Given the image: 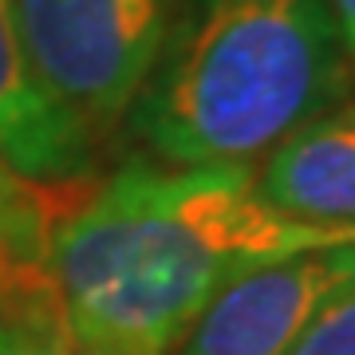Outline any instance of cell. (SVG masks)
Segmentation results:
<instances>
[{
    "label": "cell",
    "mask_w": 355,
    "mask_h": 355,
    "mask_svg": "<svg viewBox=\"0 0 355 355\" xmlns=\"http://www.w3.org/2000/svg\"><path fill=\"white\" fill-rule=\"evenodd\" d=\"M336 245H355V229L268 209L253 162L170 166L135 154L60 209L48 277L76 355H174L221 284Z\"/></svg>",
    "instance_id": "cell-1"
},
{
    "label": "cell",
    "mask_w": 355,
    "mask_h": 355,
    "mask_svg": "<svg viewBox=\"0 0 355 355\" xmlns=\"http://www.w3.org/2000/svg\"><path fill=\"white\" fill-rule=\"evenodd\" d=\"M347 83L328 0H186L123 123L158 162H253Z\"/></svg>",
    "instance_id": "cell-2"
},
{
    "label": "cell",
    "mask_w": 355,
    "mask_h": 355,
    "mask_svg": "<svg viewBox=\"0 0 355 355\" xmlns=\"http://www.w3.org/2000/svg\"><path fill=\"white\" fill-rule=\"evenodd\" d=\"M186 0H12L28 60L91 139L123 127Z\"/></svg>",
    "instance_id": "cell-3"
},
{
    "label": "cell",
    "mask_w": 355,
    "mask_h": 355,
    "mask_svg": "<svg viewBox=\"0 0 355 355\" xmlns=\"http://www.w3.org/2000/svg\"><path fill=\"white\" fill-rule=\"evenodd\" d=\"M355 268V245L312 249L249 268L214 292L174 355H284L331 284Z\"/></svg>",
    "instance_id": "cell-4"
},
{
    "label": "cell",
    "mask_w": 355,
    "mask_h": 355,
    "mask_svg": "<svg viewBox=\"0 0 355 355\" xmlns=\"http://www.w3.org/2000/svg\"><path fill=\"white\" fill-rule=\"evenodd\" d=\"M95 139L55 99L28 60L12 0H0V162L36 186L87 178Z\"/></svg>",
    "instance_id": "cell-5"
},
{
    "label": "cell",
    "mask_w": 355,
    "mask_h": 355,
    "mask_svg": "<svg viewBox=\"0 0 355 355\" xmlns=\"http://www.w3.org/2000/svg\"><path fill=\"white\" fill-rule=\"evenodd\" d=\"M253 190L280 217L355 229V107L324 111L292 130L253 170Z\"/></svg>",
    "instance_id": "cell-6"
},
{
    "label": "cell",
    "mask_w": 355,
    "mask_h": 355,
    "mask_svg": "<svg viewBox=\"0 0 355 355\" xmlns=\"http://www.w3.org/2000/svg\"><path fill=\"white\" fill-rule=\"evenodd\" d=\"M60 205L48 186L12 174L0 162V312L55 304L48 277V241Z\"/></svg>",
    "instance_id": "cell-7"
},
{
    "label": "cell",
    "mask_w": 355,
    "mask_h": 355,
    "mask_svg": "<svg viewBox=\"0 0 355 355\" xmlns=\"http://www.w3.org/2000/svg\"><path fill=\"white\" fill-rule=\"evenodd\" d=\"M284 355H355V268L324 292Z\"/></svg>",
    "instance_id": "cell-8"
},
{
    "label": "cell",
    "mask_w": 355,
    "mask_h": 355,
    "mask_svg": "<svg viewBox=\"0 0 355 355\" xmlns=\"http://www.w3.org/2000/svg\"><path fill=\"white\" fill-rule=\"evenodd\" d=\"M0 355H76L60 320V304L4 308L0 312Z\"/></svg>",
    "instance_id": "cell-9"
},
{
    "label": "cell",
    "mask_w": 355,
    "mask_h": 355,
    "mask_svg": "<svg viewBox=\"0 0 355 355\" xmlns=\"http://www.w3.org/2000/svg\"><path fill=\"white\" fill-rule=\"evenodd\" d=\"M331 16H336V32H340V44L347 51V60L355 67V0H328Z\"/></svg>",
    "instance_id": "cell-10"
}]
</instances>
